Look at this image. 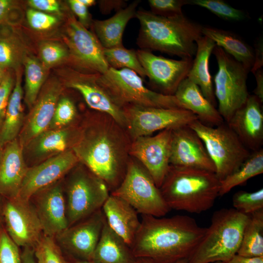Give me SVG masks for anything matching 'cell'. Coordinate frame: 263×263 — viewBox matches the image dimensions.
Returning a JSON list of instances; mask_svg holds the SVG:
<instances>
[{
	"mask_svg": "<svg viewBox=\"0 0 263 263\" xmlns=\"http://www.w3.org/2000/svg\"><path fill=\"white\" fill-rule=\"evenodd\" d=\"M21 263H37L33 248L24 247L21 253Z\"/></svg>",
	"mask_w": 263,
	"mask_h": 263,
	"instance_id": "db71d44e",
	"label": "cell"
},
{
	"mask_svg": "<svg viewBox=\"0 0 263 263\" xmlns=\"http://www.w3.org/2000/svg\"><path fill=\"white\" fill-rule=\"evenodd\" d=\"M39 59L48 69L60 63L69 62L70 54L64 42L53 40L41 41L38 45Z\"/></svg>",
	"mask_w": 263,
	"mask_h": 263,
	"instance_id": "8d00e7d4",
	"label": "cell"
},
{
	"mask_svg": "<svg viewBox=\"0 0 263 263\" xmlns=\"http://www.w3.org/2000/svg\"><path fill=\"white\" fill-rule=\"evenodd\" d=\"M249 216L237 254L247 257L263 256V209Z\"/></svg>",
	"mask_w": 263,
	"mask_h": 263,
	"instance_id": "e575fe53",
	"label": "cell"
},
{
	"mask_svg": "<svg viewBox=\"0 0 263 263\" xmlns=\"http://www.w3.org/2000/svg\"><path fill=\"white\" fill-rule=\"evenodd\" d=\"M135 263H153L148 260L137 258L135 259ZM175 263H188V259H184L181 260H179L176 262Z\"/></svg>",
	"mask_w": 263,
	"mask_h": 263,
	"instance_id": "11a10c76",
	"label": "cell"
},
{
	"mask_svg": "<svg viewBox=\"0 0 263 263\" xmlns=\"http://www.w3.org/2000/svg\"><path fill=\"white\" fill-rule=\"evenodd\" d=\"M77 132L78 127L73 125L60 129H48L40 133L23 149L27 164L30 162L33 166L71 150Z\"/></svg>",
	"mask_w": 263,
	"mask_h": 263,
	"instance_id": "603a6c76",
	"label": "cell"
},
{
	"mask_svg": "<svg viewBox=\"0 0 263 263\" xmlns=\"http://www.w3.org/2000/svg\"><path fill=\"white\" fill-rule=\"evenodd\" d=\"M97 82L122 108L136 105L186 110L174 95L164 94L146 87L144 79L129 69L109 67L104 73L98 74Z\"/></svg>",
	"mask_w": 263,
	"mask_h": 263,
	"instance_id": "8992f818",
	"label": "cell"
},
{
	"mask_svg": "<svg viewBox=\"0 0 263 263\" xmlns=\"http://www.w3.org/2000/svg\"><path fill=\"white\" fill-rule=\"evenodd\" d=\"M220 188L215 172L170 165L159 189L170 209L199 214L213 207Z\"/></svg>",
	"mask_w": 263,
	"mask_h": 263,
	"instance_id": "277c9868",
	"label": "cell"
},
{
	"mask_svg": "<svg viewBox=\"0 0 263 263\" xmlns=\"http://www.w3.org/2000/svg\"><path fill=\"white\" fill-rule=\"evenodd\" d=\"M67 2L72 13L78 18V21L80 23L87 29L92 27L93 20L88 7L78 0H69Z\"/></svg>",
	"mask_w": 263,
	"mask_h": 263,
	"instance_id": "7dc6e473",
	"label": "cell"
},
{
	"mask_svg": "<svg viewBox=\"0 0 263 263\" xmlns=\"http://www.w3.org/2000/svg\"><path fill=\"white\" fill-rule=\"evenodd\" d=\"M5 74V70L0 67V84L2 81Z\"/></svg>",
	"mask_w": 263,
	"mask_h": 263,
	"instance_id": "6f0895ef",
	"label": "cell"
},
{
	"mask_svg": "<svg viewBox=\"0 0 263 263\" xmlns=\"http://www.w3.org/2000/svg\"><path fill=\"white\" fill-rule=\"evenodd\" d=\"M66 18L63 38L69 52L70 67L90 74L106 72L109 66L104 48L95 35L80 23L71 11Z\"/></svg>",
	"mask_w": 263,
	"mask_h": 263,
	"instance_id": "8fae6325",
	"label": "cell"
},
{
	"mask_svg": "<svg viewBox=\"0 0 263 263\" xmlns=\"http://www.w3.org/2000/svg\"><path fill=\"white\" fill-rule=\"evenodd\" d=\"M34 250L37 263H67L54 238L43 234Z\"/></svg>",
	"mask_w": 263,
	"mask_h": 263,
	"instance_id": "ab89813d",
	"label": "cell"
},
{
	"mask_svg": "<svg viewBox=\"0 0 263 263\" xmlns=\"http://www.w3.org/2000/svg\"><path fill=\"white\" fill-rule=\"evenodd\" d=\"M83 5L87 7H89L94 5L96 3V1L95 0H78Z\"/></svg>",
	"mask_w": 263,
	"mask_h": 263,
	"instance_id": "9f6ffc18",
	"label": "cell"
},
{
	"mask_svg": "<svg viewBox=\"0 0 263 263\" xmlns=\"http://www.w3.org/2000/svg\"><path fill=\"white\" fill-rule=\"evenodd\" d=\"M27 2L35 10L59 17L62 15L60 4L56 0H29Z\"/></svg>",
	"mask_w": 263,
	"mask_h": 263,
	"instance_id": "c3c4849f",
	"label": "cell"
},
{
	"mask_svg": "<svg viewBox=\"0 0 263 263\" xmlns=\"http://www.w3.org/2000/svg\"><path fill=\"white\" fill-rule=\"evenodd\" d=\"M172 129L159 132L155 135L139 137L132 140L129 154L149 173L159 188L170 167Z\"/></svg>",
	"mask_w": 263,
	"mask_h": 263,
	"instance_id": "5bb4252c",
	"label": "cell"
},
{
	"mask_svg": "<svg viewBox=\"0 0 263 263\" xmlns=\"http://www.w3.org/2000/svg\"><path fill=\"white\" fill-rule=\"evenodd\" d=\"M26 17L30 27L38 32H45L52 29L59 21V16L31 8L27 9Z\"/></svg>",
	"mask_w": 263,
	"mask_h": 263,
	"instance_id": "7bdbcfd3",
	"label": "cell"
},
{
	"mask_svg": "<svg viewBox=\"0 0 263 263\" xmlns=\"http://www.w3.org/2000/svg\"><path fill=\"white\" fill-rule=\"evenodd\" d=\"M225 263L222 262H214V263Z\"/></svg>",
	"mask_w": 263,
	"mask_h": 263,
	"instance_id": "6125c7cd",
	"label": "cell"
},
{
	"mask_svg": "<svg viewBox=\"0 0 263 263\" xmlns=\"http://www.w3.org/2000/svg\"><path fill=\"white\" fill-rule=\"evenodd\" d=\"M77 114L74 100L68 96L59 98L56 106L49 129H60L73 125Z\"/></svg>",
	"mask_w": 263,
	"mask_h": 263,
	"instance_id": "f35d334b",
	"label": "cell"
},
{
	"mask_svg": "<svg viewBox=\"0 0 263 263\" xmlns=\"http://www.w3.org/2000/svg\"><path fill=\"white\" fill-rule=\"evenodd\" d=\"M79 163L71 149L29 167L18 197L30 200L40 190L59 181Z\"/></svg>",
	"mask_w": 263,
	"mask_h": 263,
	"instance_id": "d6986e66",
	"label": "cell"
},
{
	"mask_svg": "<svg viewBox=\"0 0 263 263\" xmlns=\"http://www.w3.org/2000/svg\"><path fill=\"white\" fill-rule=\"evenodd\" d=\"M74 263H96L94 262L93 261L82 260V261H80L75 262Z\"/></svg>",
	"mask_w": 263,
	"mask_h": 263,
	"instance_id": "680465c9",
	"label": "cell"
},
{
	"mask_svg": "<svg viewBox=\"0 0 263 263\" xmlns=\"http://www.w3.org/2000/svg\"><path fill=\"white\" fill-rule=\"evenodd\" d=\"M28 168L18 139L7 143L0 159V196L18 197Z\"/></svg>",
	"mask_w": 263,
	"mask_h": 263,
	"instance_id": "cb8c5ba5",
	"label": "cell"
},
{
	"mask_svg": "<svg viewBox=\"0 0 263 263\" xmlns=\"http://www.w3.org/2000/svg\"><path fill=\"white\" fill-rule=\"evenodd\" d=\"M131 142L126 130L113 118L94 111L93 115L78 127L72 150L80 163L113 190L125 175Z\"/></svg>",
	"mask_w": 263,
	"mask_h": 263,
	"instance_id": "6da1fadb",
	"label": "cell"
},
{
	"mask_svg": "<svg viewBox=\"0 0 263 263\" xmlns=\"http://www.w3.org/2000/svg\"><path fill=\"white\" fill-rule=\"evenodd\" d=\"M212 53L216 57L218 68L214 77L217 110L227 123L249 95L246 81L250 71L219 46L216 45Z\"/></svg>",
	"mask_w": 263,
	"mask_h": 263,
	"instance_id": "9c48e42d",
	"label": "cell"
},
{
	"mask_svg": "<svg viewBox=\"0 0 263 263\" xmlns=\"http://www.w3.org/2000/svg\"><path fill=\"white\" fill-rule=\"evenodd\" d=\"M32 198L43 235L54 238L68 227L66 199L60 180L40 190Z\"/></svg>",
	"mask_w": 263,
	"mask_h": 263,
	"instance_id": "44dd1931",
	"label": "cell"
},
{
	"mask_svg": "<svg viewBox=\"0 0 263 263\" xmlns=\"http://www.w3.org/2000/svg\"><path fill=\"white\" fill-rule=\"evenodd\" d=\"M263 173V149L251 152L250 155L234 171L220 181L219 196H223L236 186Z\"/></svg>",
	"mask_w": 263,
	"mask_h": 263,
	"instance_id": "836d02e7",
	"label": "cell"
},
{
	"mask_svg": "<svg viewBox=\"0 0 263 263\" xmlns=\"http://www.w3.org/2000/svg\"><path fill=\"white\" fill-rule=\"evenodd\" d=\"M71 171L66 187L68 226L102 209L110 195L106 184L82 164Z\"/></svg>",
	"mask_w": 263,
	"mask_h": 263,
	"instance_id": "ba28073f",
	"label": "cell"
},
{
	"mask_svg": "<svg viewBox=\"0 0 263 263\" xmlns=\"http://www.w3.org/2000/svg\"><path fill=\"white\" fill-rule=\"evenodd\" d=\"M19 247L0 226V263H21V253Z\"/></svg>",
	"mask_w": 263,
	"mask_h": 263,
	"instance_id": "ee69618b",
	"label": "cell"
},
{
	"mask_svg": "<svg viewBox=\"0 0 263 263\" xmlns=\"http://www.w3.org/2000/svg\"><path fill=\"white\" fill-rule=\"evenodd\" d=\"M0 27V67L4 70L21 68L30 52L26 41L11 25Z\"/></svg>",
	"mask_w": 263,
	"mask_h": 263,
	"instance_id": "1f68e13d",
	"label": "cell"
},
{
	"mask_svg": "<svg viewBox=\"0 0 263 263\" xmlns=\"http://www.w3.org/2000/svg\"><path fill=\"white\" fill-rule=\"evenodd\" d=\"M2 151V148H1L0 147V157H1V156Z\"/></svg>",
	"mask_w": 263,
	"mask_h": 263,
	"instance_id": "94428289",
	"label": "cell"
},
{
	"mask_svg": "<svg viewBox=\"0 0 263 263\" xmlns=\"http://www.w3.org/2000/svg\"><path fill=\"white\" fill-rule=\"evenodd\" d=\"M135 18L140 25L136 39L140 49L193 59L197 50L196 41L203 36L202 25L184 15L165 18L144 9L137 11Z\"/></svg>",
	"mask_w": 263,
	"mask_h": 263,
	"instance_id": "3957f363",
	"label": "cell"
},
{
	"mask_svg": "<svg viewBox=\"0 0 263 263\" xmlns=\"http://www.w3.org/2000/svg\"><path fill=\"white\" fill-rule=\"evenodd\" d=\"M249 217L234 208L214 212L210 225L188 263H225L229 261L237 253Z\"/></svg>",
	"mask_w": 263,
	"mask_h": 263,
	"instance_id": "5b68a950",
	"label": "cell"
},
{
	"mask_svg": "<svg viewBox=\"0 0 263 263\" xmlns=\"http://www.w3.org/2000/svg\"><path fill=\"white\" fill-rule=\"evenodd\" d=\"M2 205H1V203L0 201V216H2Z\"/></svg>",
	"mask_w": 263,
	"mask_h": 263,
	"instance_id": "91938a15",
	"label": "cell"
},
{
	"mask_svg": "<svg viewBox=\"0 0 263 263\" xmlns=\"http://www.w3.org/2000/svg\"><path fill=\"white\" fill-rule=\"evenodd\" d=\"M102 210L109 226L131 247L140 225L138 212L126 202L111 194Z\"/></svg>",
	"mask_w": 263,
	"mask_h": 263,
	"instance_id": "d4e9b609",
	"label": "cell"
},
{
	"mask_svg": "<svg viewBox=\"0 0 263 263\" xmlns=\"http://www.w3.org/2000/svg\"><path fill=\"white\" fill-rule=\"evenodd\" d=\"M150 12L159 16L173 18L182 16V7L188 0H149Z\"/></svg>",
	"mask_w": 263,
	"mask_h": 263,
	"instance_id": "b9f144b4",
	"label": "cell"
},
{
	"mask_svg": "<svg viewBox=\"0 0 263 263\" xmlns=\"http://www.w3.org/2000/svg\"><path fill=\"white\" fill-rule=\"evenodd\" d=\"M105 221L102 209L68 226L54 239L59 246L82 260L92 261Z\"/></svg>",
	"mask_w": 263,
	"mask_h": 263,
	"instance_id": "ac0fdd59",
	"label": "cell"
},
{
	"mask_svg": "<svg viewBox=\"0 0 263 263\" xmlns=\"http://www.w3.org/2000/svg\"><path fill=\"white\" fill-rule=\"evenodd\" d=\"M5 230L19 246L33 248L43 235L42 228L31 200L17 197L2 205Z\"/></svg>",
	"mask_w": 263,
	"mask_h": 263,
	"instance_id": "4fadbf2b",
	"label": "cell"
},
{
	"mask_svg": "<svg viewBox=\"0 0 263 263\" xmlns=\"http://www.w3.org/2000/svg\"><path fill=\"white\" fill-rule=\"evenodd\" d=\"M253 74L255 75L256 87L254 90V95L256 96L260 101L263 102V70L260 69L256 71Z\"/></svg>",
	"mask_w": 263,
	"mask_h": 263,
	"instance_id": "816d5d0a",
	"label": "cell"
},
{
	"mask_svg": "<svg viewBox=\"0 0 263 263\" xmlns=\"http://www.w3.org/2000/svg\"><path fill=\"white\" fill-rule=\"evenodd\" d=\"M111 194L123 200L142 215L161 217L170 210L148 171L131 157L123 180Z\"/></svg>",
	"mask_w": 263,
	"mask_h": 263,
	"instance_id": "30bf717a",
	"label": "cell"
},
{
	"mask_svg": "<svg viewBox=\"0 0 263 263\" xmlns=\"http://www.w3.org/2000/svg\"><path fill=\"white\" fill-rule=\"evenodd\" d=\"M201 32L250 71L254 61V50L240 36L230 31L208 26H202Z\"/></svg>",
	"mask_w": 263,
	"mask_h": 263,
	"instance_id": "f546056e",
	"label": "cell"
},
{
	"mask_svg": "<svg viewBox=\"0 0 263 263\" xmlns=\"http://www.w3.org/2000/svg\"><path fill=\"white\" fill-rule=\"evenodd\" d=\"M232 204L234 209L247 215L263 209V189L237 191L233 196Z\"/></svg>",
	"mask_w": 263,
	"mask_h": 263,
	"instance_id": "60d3db41",
	"label": "cell"
},
{
	"mask_svg": "<svg viewBox=\"0 0 263 263\" xmlns=\"http://www.w3.org/2000/svg\"><path fill=\"white\" fill-rule=\"evenodd\" d=\"M23 66L25 69L23 99L30 110L48 79L49 69L43 65L38 58L31 54L25 58Z\"/></svg>",
	"mask_w": 263,
	"mask_h": 263,
	"instance_id": "d6a6232c",
	"label": "cell"
},
{
	"mask_svg": "<svg viewBox=\"0 0 263 263\" xmlns=\"http://www.w3.org/2000/svg\"><path fill=\"white\" fill-rule=\"evenodd\" d=\"M142 217L131 249L135 258L153 263H175L188 260L207 229L187 215Z\"/></svg>",
	"mask_w": 263,
	"mask_h": 263,
	"instance_id": "7a4b0ae2",
	"label": "cell"
},
{
	"mask_svg": "<svg viewBox=\"0 0 263 263\" xmlns=\"http://www.w3.org/2000/svg\"><path fill=\"white\" fill-rule=\"evenodd\" d=\"M105 58L109 67L115 69H129L136 72L143 79L146 77L144 69L137 55L136 50L122 46L104 48Z\"/></svg>",
	"mask_w": 263,
	"mask_h": 263,
	"instance_id": "d590c367",
	"label": "cell"
},
{
	"mask_svg": "<svg viewBox=\"0 0 263 263\" xmlns=\"http://www.w3.org/2000/svg\"><path fill=\"white\" fill-rule=\"evenodd\" d=\"M21 68L15 71L14 86L0 129V147L2 149L7 143L18 138L25 120L22 102L24 91Z\"/></svg>",
	"mask_w": 263,
	"mask_h": 263,
	"instance_id": "f1b7e54d",
	"label": "cell"
},
{
	"mask_svg": "<svg viewBox=\"0 0 263 263\" xmlns=\"http://www.w3.org/2000/svg\"><path fill=\"white\" fill-rule=\"evenodd\" d=\"M170 165L216 171L203 142L189 126L172 130Z\"/></svg>",
	"mask_w": 263,
	"mask_h": 263,
	"instance_id": "ffe728a7",
	"label": "cell"
},
{
	"mask_svg": "<svg viewBox=\"0 0 263 263\" xmlns=\"http://www.w3.org/2000/svg\"><path fill=\"white\" fill-rule=\"evenodd\" d=\"M188 4L206 8L219 18L226 20L238 21L247 18L244 11L232 7L223 0H188Z\"/></svg>",
	"mask_w": 263,
	"mask_h": 263,
	"instance_id": "74e56055",
	"label": "cell"
},
{
	"mask_svg": "<svg viewBox=\"0 0 263 263\" xmlns=\"http://www.w3.org/2000/svg\"><path fill=\"white\" fill-rule=\"evenodd\" d=\"M64 86L58 78L47 79L26 116L18 136L23 149L32 139L49 129L54 113Z\"/></svg>",
	"mask_w": 263,
	"mask_h": 263,
	"instance_id": "e0dca14e",
	"label": "cell"
},
{
	"mask_svg": "<svg viewBox=\"0 0 263 263\" xmlns=\"http://www.w3.org/2000/svg\"><path fill=\"white\" fill-rule=\"evenodd\" d=\"M15 81V79L13 78L9 73H7L0 84V129L4 118Z\"/></svg>",
	"mask_w": 263,
	"mask_h": 263,
	"instance_id": "bcb514c9",
	"label": "cell"
},
{
	"mask_svg": "<svg viewBox=\"0 0 263 263\" xmlns=\"http://www.w3.org/2000/svg\"><path fill=\"white\" fill-rule=\"evenodd\" d=\"M254 61L250 71L253 74L256 71L262 68L263 66V39L260 37L255 45Z\"/></svg>",
	"mask_w": 263,
	"mask_h": 263,
	"instance_id": "f907efd6",
	"label": "cell"
},
{
	"mask_svg": "<svg viewBox=\"0 0 263 263\" xmlns=\"http://www.w3.org/2000/svg\"><path fill=\"white\" fill-rule=\"evenodd\" d=\"M195 57L187 77L200 89L204 96L215 107L217 105L212 80L209 70V60L216 43L202 36L196 41Z\"/></svg>",
	"mask_w": 263,
	"mask_h": 263,
	"instance_id": "83f0119b",
	"label": "cell"
},
{
	"mask_svg": "<svg viewBox=\"0 0 263 263\" xmlns=\"http://www.w3.org/2000/svg\"><path fill=\"white\" fill-rule=\"evenodd\" d=\"M262 104L254 94L249 95L226 123L244 145L253 151L261 149L263 144Z\"/></svg>",
	"mask_w": 263,
	"mask_h": 263,
	"instance_id": "7402d4cb",
	"label": "cell"
},
{
	"mask_svg": "<svg viewBox=\"0 0 263 263\" xmlns=\"http://www.w3.org/2000/svg\"><path fill=\"white\" fill-rule=\"evenodd\" d=\"M225 263H263V256L247 257L236 254Z\"/></svg>",
	"mask_w": 263,
	"mask_h": 263,
	"instance_id": "f5cc1de1",
	"label": "cell"
},
{
	"mask_svg": "<svg viewBox=\"0 0 263 263\" xmlns=\"http://www.w3.org/2000/svg\"><path fill=\"white\" fill-rule=\"evenodd\" d=\"M131 247L108 225L106 220L92 261L96 263H135Z\"/></svg>",
	"mask_w": 263,
	"mask_h": 263,
	"instance_id": "4dcf8cb0",
	"label": "cell"
},
{
	"mask_svg": "<svg viewBox=\"0 0 263 263\" xmlns=\"http://www.w3.org/2000/svg\"><path fill=\"white\" fill-rule=\"evenodd\" d=\"M127 0H101L98 1L99 8L102 14H109L112 11L116 12L127 6Z\"/></svg>",
	"mask_w": 263,
	"mask_h": 263,
	"instance_id": "681fc988",
	"label": "cell"
},
{
	"mask_svg": "<svg viewBox=\"0 0 263 263\" xmlns=\"http://www.w3.org/2000/svg\"><path fill=\"white\" fill-rule=\"evenodd\" d=\"M138 59L151 85L158 93L174 95L181 82L187 77L193 59L175 60L138 49Z\"/></svg>",
	"mask_w": 263,
	"mask_h": 263,
	"instance_id": "2e32d148",
	"label": "cell"
},
{
	"mask_svg": "<svg viewBox=\"0 0 263 263\" xmlns=\"http://www.w3.org/2000/svg\"><path fill=\"white\" fill-rule=\"evenodd\" d=\"M174 95L201 122L216 126L225 122L218 110L204 96L199 87L188 78L181 82Z\"/></svg>",
	"mask_w": 263,
	"mask_h": 263,
	"instance_id": "484cf974",
	"label": "cell"
},
{
	"mask_svg": "<svg viewBox=\"0 0 263 263\" xmlns=\"http://www.w3.org/2000/svg\"><path fill=\"white\" fill-rule=\"evenodd\" d=\"M141 0H136L105 20H93L92 27L104 48L123 46V33L129 21L135 18L137 8Z\"/></svg>",
	"mask_w": 263,
	"mask_h": 263,
	"instance_id": "4316f807",
	"label": "cell"
},
{
	"mask_svg": "<svg viewBox=\"0 0 263 263\" xmlns=\"http://www.w3.org/2000/svg\"><path fill=\"white\" fill-rule=\"evenodd\" d=\"M189 127L203 142L220 181L236 170L251 153L225 122L210 126L197 119Z\"/></svg>",
	"mask_w": 263,
	"mask_h": 263,
	"instance_id": "52a82bcc",
	"label": "cell"
},
{
	"mask_svg": "<svg viewBox=\"0 0 263 263\" xmlns=\"http://www.w3.org/2000/svg\"><path fill=\"white\" fill-rule=\"evenodd\" d=\"M123 109L126 131L132 140L157 131L189 126L198 119L191 112L182 109L128 105Z\"/></svg>",
	"mask_w": 263,
	"mask_h": 263,
	"instance_id": "7c38bea8",
	"label": "cell"
},
{
	"mask_svg": "<svg viewBox=\"0 0 263 263\" xmlns=\"http://www.w3.org/2000/svg\"><path fill=\"white\" fill-rule=\"evenodd\" d=\"M22 18V10L17 1L0 0V25L17 24Z\"/></svg>",
	"mask_w": 263,
	"mask_h": 263,
	"instance_id": "f6af8a7d",
	"label": "cell"
},
{
	"mask_svg": "<svg viewBox=\"0 0 263 263\" xmlns=\"http://www.w3.org/2000/svg\"><path fill=\"white\" fill-rule=\"evenodd\" d=\"M97 75L68 67L61 71V81L65 87L78 92L91 109L109 115L126 130L127 121L123 108L98 84Z\"/></svg>",
	"mask_w": 263,
	"mask_h": 263,
	"instance_id": "9a60e30c",
	"label": "cell"
}]
</instances>
